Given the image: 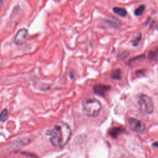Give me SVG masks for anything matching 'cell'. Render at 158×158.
<instances>
[{"instance_id": "cell-1", "label": "cell", "mask_w": 158, "mask_h": 158, "mask_svg": "<svg viewBox=\"0 0 158 158\" xmlns=\"http://www.w3.org/2000/svg\"><path fill=\"white\" fill-rule=\"evenodd\" d=\"M46 135L50 137V141L54 147L62 149L69 141L72 131L67 124L60 122L47 130Z\"/></svg>"}, {"instance_id": "cell-2", "label": "cell", "mask_w": 158, "mask_h": 158, "mask_svg": "<svg viewBox=\"0 0 158 158\" xmlns=\"http://www.w3.org/2000/svg\"><path fill=\"white\" fill-rule=\"evenodd\" d=\"M82 110L85 115L91 117L99 116L102 105L99 100L96 98H86L82 101Z\"/></svg>"}, {"instance_id": "cell-3", "label": "cell", "mask_w": 158, "mask_h": 158, "mask_svg": "<svg viewBox=\"0 0 158 158\" xmlns=\"http://www.w3.org/2000/svg\"><path fill=\"white\" fill-rule=\"evenodd\" d=\"M139 103L143 111L148 114L153 112L154 105L152 99L145 94H141L139 98Z\"/></svg>"}, {"instance_id": "cell-4", "label": "cell", "mask_w": 158, "mask_h": 158, "mask_svg": "<svg viewBox=\"0 0 158 158\" xmlns=\"http://www.w3.org/2000/svg\"><path fill=\"white\" fill-rule=\"evenodd\" d=\"M128 123L130 129L137 133H142L145 130V125L141 121L135 118H129Z\"/></svg>"}, {"instance_id": "cell-5", "label": "cell", "mask_w": 158, "mask_h": 158, "mask_svg": "<svg viewBox=\"0 0 158 158\" xmlns=\"http://www.w3.org/2000/svg\"><path fill=\"white\" fill-rule=\"evenodd\" d=\"M28 35V30L26 29H20L14 37V43L16 45H22L25 43Z\"/></svg>"}, {"instance_id": "cell-6", "label": "cell", "mask_w": 158, "mask_h": 158, "mask_svg": "<svg viewBox=\"0 0 158 158\" xmlns=\"http://www.w3.org/2000/svg\"><path fill=\"white\" fill-rule=\"evenodd\" d=\"M110 89V86L104 84H97L93 86V90L97 95L104 97L105 94Z\"/></svg>"}, {"instance_id": "cell-7", "label": "cell", "mask_w": 158, "mask_h": 158, "mask_svg": "<svg viewBox=\"0 0 158 158\" xmlns=\"http://www.w3.org/2000/svg\"><path fill=\"white\" fill-rule=\"evenodd\" d=\"M124 130L121 127H113L109 131V135L114 138H117L120 133H122Z\"/></svg>"}, {"instance_id": "cell-8", "label": "cell", "mask_w": 158, "mask_h": 158, "mask_svg": "<svg viewBox=\"0 0 158 158\" xmlns=\"http://www.w3.org/2000/svg\"><path fill=\"white\" fill-rule=\"evenodd\" d=\"M110 77L113 80H121L122 78V71L119 69H116L112 71Z\"/></svg>"}, {"instance_id": "cell-9", "label": "cell", "mask_w": 158, "mask_h": 158, "mask_svg": "<svg viewBox=\"0 0 158 158\" xmlns=\"http://www.w3.org/2000/svg\"><path fill=\"white\" fill-rule=\"evenodd\" d=\"M114 12L117 14V15H119L121 17H125L127 15V12L124 8H122V7H114L113 9Z\"/></svg>"}, {"instance_id": "cell-10", "label": "cell", "mask_w": 158, "mask_h": 158, "mask_svg": "<svg viewBox=\"0 0 158 158\" xmlns=\"http://www.w3.org/2000/svg\"><path fill=\"white\" fill-rule=\"evenodd\" d=\"M9 114H8V111H7V109H4L2 112L1 113V116H0V120H1V122H5L7 118H8Z\"/></svg>"}, {"instance_id": "cell-11", "label": "cell", "mask_w": 158, "mask_h": 158, "mask_svg": "<svg viewBox=\"0 0 158 158\" xmlns=\"http://www.w3.org/2000/svg\"><path fill=\"white\" fill-rule=\"evenodd\" d=\"M145 10V6L144 5H140L135 10L134 14H135V15H137V16H139V15H141L144 12Z\"/></svg>"}, {"instance_id": "cell-12", "label": "cell", "mask_w": 158, "mask_h": 158, "mask_svg": "<svg viewBox=\"0 0 158 158\" xmlns=\"http://www.w3.org/2000/svg\"><path fill=\"white\" fill-rule=\"evenodd\" d=\"M141 34H139L138 35V37H137L135 39L133 40L132 41V43L133 45V46H137L140 42H141Z\"/></svg>"}, {"instance_id": "cell-13", "label": "cell", "mask_w": 158, "mask_h": 158, "mask_svg": "<svg viewBox=\"0 0 158 158\" xmlns=\"http://www.w3.org/2000/svg\"><path fill=\"white\" fill-rule=\"evenodd\" d=\"M153 146H156V147H157V148H158V143H157V142H156H156H155V143H154L153 144Z\"/></svg>"}]
</instances>
